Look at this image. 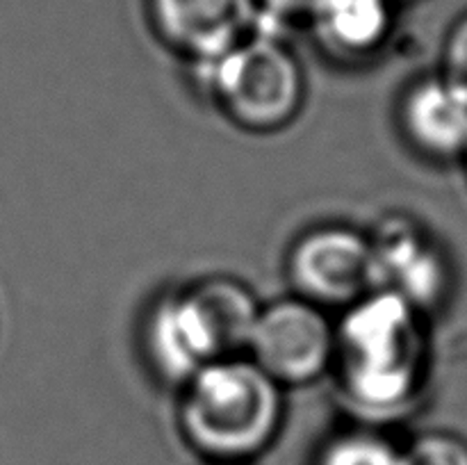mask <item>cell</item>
Instances as JSON below:
<instances>
[{
  "label": "cell",
  "mask_w": 467,
  "mask_h": 465,
  "mask_svg": "<svg viewBox=\"0 0 467 465\" xmlns=\"http://www.w3.org/2000/svg\"><path fill=\"white\" fill-rule=\"evenodd\" d=\"M409 465H467V440L450 431H427L406 450Z\"/></svg>",
  "instance_id": "obj_13"
},
{
  "label": "cell",
  "mask_w": 467,
  "mask_h": 465,
  "mask_svg": "<svg viewBox=\"0 0 467 465\" xmlns=\"http://www.w3.org/2000/svg\"><path fill=\"white\" fill-rule=\"evenodd\" d=\"M372 292L397 296L427 317L450 292L451 269L441 242L409 214H386L368 232Z\"/></svg>",
  "instance_id": "obj_6"
},
{
  "label": "cell",
  "mask_w": 467,
  "mask_h": 465,
  "mask_svg": "<svg viewBox=\"0 0 467 465\" xmlns=\"http://www.w3.org/2000/svg\"><path fill=\"white\" fill-rule=\"evenodd\" d=\"M424 315L386 292L337 315L331 377L337 392L368 422L397 419L413 408L427 383Z\"/></svg>",
  "instance_id": "obj_1"
},
{
  "label": "cell",
  "mask_w": 467,
  "mask_h": 465,
  "mask_svg": "<svg viewBox=\"0 0 467 465\" xmlns=\"http://www.w3.org/2000/svg\"><path fill=\"white\" fill-rule=\"evenodd\" d=\"M397 123L413 153L429 162H463L467 153V89L447 73H429L400 96Z\"/></svg>",
  "instance_id": "obj_9"
},
{
  "label": "cell",
  "mask_w": 467,
  "mask_h": 465,
  "mask_svg": "<svg viewBox=\"0 0 467 465\" xmlns=\"http://www.w3.org/2000/svg\"><path fill=\"white\" fill-rule=\"evenodd\" d=\"M260 3V23L258 27L265 30L278 32V27L287 21V18H304L310 5L315 0H258Z\"/></svg>",
  "instance_id": "obj_15"
},
{
  "label": "cell",
  "mask_w": 467,
  "mask_h": 465,
  "mask_svg": "<svg viewBox=\"0 0 467 465\" xmlns=\"http://www.w3.org/2000/svg\"><path fill=\"white\" fill-rule=\"evenodd\" d=\"M310 36L336 62L374 59L395 27V0H315L304 16Z\"/></svg>",
  "instance_id": "obj_10"
},
{
  "label": "cell",
  "mask_w": 467,
  "mask_h": 465,
  "mask_svg": "<svg viewBox=\"0 0 467 465\" xmlns=\"http://www.w3.org/2000/svg\"><path fill=\"white\" fill-rule=\"evenodd\" d=\"M442 73L467 89V14L451 27L442 50Z\"/></svg>",
  "instance_id": "obj_14"
},
{
  "label": "cell",
  "mask_w": 467,
  "mask_h": 465,
  "mask_svg": "<svg viewBox=\"0 0 467 465\" xmlns=\"http://www.w3.org/2000/svg\"><path fill=\"white\" fill-rule=\"evenodd\" d=\"M285 390L246 356L214 360L181 388L178 427L214 463H244L276 440Z\"/></svg>",
  "instance_id": "obj_2"
},
{
  "label": "cell",
  "mask_w": 467,
  "mask_h": 465,
  "mask_svg": "<svg viewBox=\"0 0 467 465\" xmlns=\"http://www.w3.org/2000/svg\"><path fill=\"white\" fill-rule=\"evenodd\" d=\"M463 162H465V167H467V153H465V158H463Z\"/></svg>",
  "instance_id": "obj_17"
},
{
  "label": "cell",
  "mask_w": 467,
  "mask_h": 465,
  "mask_svg": "<svg viewBox=\"0 0 467 465\" xmlns=\"http://www.w3.org/2000/svg\"><path fill=\"white\" fill-rule=\"evenodd\" d=\"M141 346L155 377L178 390L214 360L226 358L213 319L192 285L158 294L144 315Z\"/></svg>",
  "instance_id": "obj_7"
},
{
  "label": "cell",
  "mask_w": 467,
  "mask_h": 465,
  "mask_svg": "<svg viewBox=\"0 0 467 465\" xmlns=\"http://www.w3.org/2000/svg\"><path fill=\"white\" fill-rule=\"evenodd\" d=\"M317 465H409L406 450L374 429H351L327 440Z\"/></svg>",
  "instance_id": "obj_12"
},
{
  "label": "cell",
  "mask_w": 467,
  "mask_h": 465,
  "mask_svg": "<svg viewBox=\"0 0 467 465\" xmlns=\"http://www.w3.org/2000/svg\"><path fill=\"white\" fill-rule=\"evenodd\" d=\"M290 294L328 313H345L372 292L369 235L347 223L301 232L285 255Z\"/></svg>",
  "instance_id": "obj_5"
},
{
  "label": "cell",
  "mask_w": 467,
  "mask_h": 465,
  "mask_svg": "<svg viewBox=\"0 0 467 465\" xmlns=\"http://www.w3.org/2000/svg\"><path fill=\"white\" fill-rule=\"evenodd\" d=\"M213 108L240 130L274 135L299 119L308 82L295 50L278 32L258 27L208 64L194 67Z\"/></svg>",
  "instance_id": "obj_3"
},
{
  "label": "cell",
  "mask_w": 467,
  "mask_h": 465,
  "mask_svg": "<svg viewBox=\"0 0 467 465\" xmlns=\"http://www.w3.org/2000/svg\"><path fill=\"white\" fill-rule=\"evenodd\" d=\"M155 35L192 68L208 64L258 30V0H149Z\"/></svg>",
  "instance_id": "obj_8"
},
{
  "label": "cell",
  "mask_w": 467,
  "mask_h": 465,
  "mask_svg": "<svg viewBox=\"0 0 467 465\" xmlns=\"http://www.w3.org/2000/svg\"><path fill=\"white\" fill-rule=\"evenodd\" d=\"M214 324L219 342L226 358L246 356L251 333L263 304L255 299L254 290L246 283L233 276H205L190 283Z\"/></svg>",
  "instance_id": "obj_11"
},
{
  "label": "cell",
  "mask_w": 467,
  "mask_h": 465,
  "mask_svg": "<svg viewBox=\"0 0 467 465\" xmlns=\"http://www.w3.org/2000/svg\"><path fill=\"white\" fill-rule=\"evenodd\" d=\"M336 356V319L295 294L263 304L251 333L246 358L254 360L283 390L331 377Z\"/></svg>",
  "instance_id": "obj_4"
},
{
  "label": "cell",
  "mask_w": 467,
  "mask_h": 465,
  "mask_svg": "<svg viewBox=\"0 0 467 465\" xmlns=\"http://www.w3.org/2000/svg\"><path fill=\"white\" fill-rule=\"evenodd\" d=\"M213 465H242V463H213Z\"/></svg>",
  "instance_id": "obj_16"
}]
</instances>
